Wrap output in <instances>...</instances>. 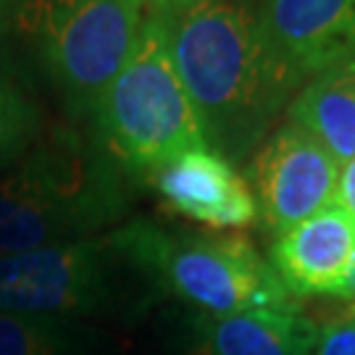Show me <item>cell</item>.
I'll return each instance as SVG.
<instances>
[{"label": "cell", "instance_id": "19", "mask_svg": "<svg viewBox=\"0 0 355 355\" xmlns=\"http://www.w3.org/2000/svg\"><path fill=\"white\" fill-rule=\"evenodd\" d=\"M340 297L355 303V263H353V268H350V274H347V279H345L343 290H340Z\"/></svg>", "mask_w": 355, "mask_h": 355}, {"label": "cell", "instance_id": "16", "mask_svg": "<svg viewBox=\"0 0 355 355\" xmlns=\"http://www.w3.org/2000/svg\"><path fill=\"white\" fill-rule=\"evenodd\" d=\"M334 205L343 208L345 214L355 218V158L340 168V179H337V192H334Z\"/></svg>", "mask_w": 355, "mask_h": 355}, {"label": "cell", "instance_id": "8", "mask_svg": "<svg viewBox=\"0 0 355 355\" xmlns=\"http://www.w3.org/2000/svg\"><path fill=\"white\" fill-rule=\"evenodd\" d=\"M255 21L297 89L305 79L355 61V0H266Z\"/></svg>", "mask_w": 355, "mask_h": 355}, {"label": "cell", "instance_id": "3", "mask_svg": "<svg viewBox=\"0 0 355 355\" xmlns=\"http://www.w3.org/2000/svg\"><path fill=\"white\" fill-rule=\"evenodd\" d=\"M98 135L111 161L153 177L174 158L211 148L200 116L177 74L166 16H148L140 40L95 105Z\"/></svg>", "mask_w": 355, "mask_h": 355}, {"label": "cell", "instance_id": "10", "mask_svg": "<svg viewBox=\"0 0 355 355\" xmlns=\"http://www.w3.org/2000/svg\"><path fill=\"white\" fill-rule=\"evenodd\" d=\"M271 268L295 295H340L355 263V218L329 205L287 229L271 248Z\"/></svg>", "mask_w": 355, "mask_h": 355}, {"label": "cell", "instance_id": "13", "mask_svg": "<svg viewBox=\"0 0 355 355\" xmlns=\"http://www.w3.org/2000/svg\"><path fill=\"white\" fill-rule=\"evenodd\" d=\"M74 324L69 318L0 313V355H76Z\"/></svg>", "mask_w": 355, "mask_h": 355}, {"label": "cell", "instance_id": "15", "mask_svg": "<svg viewBox=\"0 0 355 355\" xmlns=\"http://www.w3.org/2000/svg\"><path fill=\"white\" fill-rule=\"evenodd\" d=\"M311 355H355V313L334 318L324 329H318Z\"/></svg>", "mask_w": 355, "mask_h": 355}, {"label": "cell", "instance_id": "5", "mask_svg": "<svg viewBox=\"0 0 355 355\" xmlns=\"http://www.w3.org/2000/svg\"><path fill=\"white\" fill-rule=\"evenodd\" d=\"M132 0H45L35 11L40 55L76 111H95L142 29Z\"/></svg>", "mask_w": 355, "mask_h": 355}, {"label": "cell", "instance_id": "18", "mask_svg": "<svg viewBox=\"0 0 355 355\" xmlns=\"http://www.w3.org/2000/svg\"><path fill=\"white\" fill-rule=\"evenodd\" d=\"M45 0H0V21L21 16V13H35Z\"/></svg>", "mask_w": 355, "mask_h": 355}, {"label": "cell", "instance_id": "17", "mask_svg": "<svg viewBox=\"0 0 355 355\" xmlns=\"http://www.w3.org/2000/svg\"><path fill=\"white\" fill-rule=\"evenodd\" d=\"M140 11H148V16H179V13L190 11L200 3H208V0H132Z\"/></svg>", "mask_w": 355, "mask_h": 355}, {"label": "cell", "instance_id": "6", "mask_svg": "<svg viewBox=\"0 0 355 355\" xmlns=\"http://www.w3.org/2000/svg\"><path fill=\"white\" fill-rule=\"evenodd\" d=\"M105 245L71 240L0 258V313L69 318L108 297Z\"/></svg>", "mask_w": 355, "mask_h": 355}, {"label": "cell", "instance_id": "11", "mask_svg": "<svg viewBox=\"0 0 355 355\" xmlns=\"http://www.w3.org/2000/svg\"><path fill=\"white\" fill-rule=\"evenodd\" d=\"M192 355H311L318 327L297 311H240L203 316Z\"/></svg>", "mask_w": 355, "mask_h": 355}, {"label": "cell", "instance_id": "12", "mask_svg": "<svg viewBox=\"0 0 355 355\" xmlns=\"http://www.w3.org/2000/svg\"><path fill=\"white\" fill-rule=\"evenodd\" d=\"M292 124L305 129L334 155L337 164L355 158V61L313 76L287 105Z\"/></svg>", "mask_w": 355, "mask_h": 355}, {"label": "cell", "instance_id": "14", "mask_svg": "<svg viewBox=\"0 0 355 355\" xmlns=\"http://www.w3.org/2000/svg\"><path fill=\"white\" fill-rule=\"evenodd\" d=\"M40 132L37 105L0 71V174L24 158Z\"/></svg>", "mask_w": 355, "mask_h": 355}, {"label": "cell", "instance_id": "4", "mask_svg": "<svg viewBox=\"0 0 355 355\" xmlns=\"http://www.w3.org/2000/svg\"><path fill=\"white\" fill-rule=\"evenodd\" d=\"M108 245L205 316L297 311L271 263L240 234H174L153 224H129Z\"/></svg>", "mask_w": 355, "mask_h": 355}, {"label": "cell", "instance_id": "2", "mask_svg": "<svg viewBox=\"0 0 355 355\" xmlns=\"http://www.w3.org/2000/svg\"><path fill=\"white\" fill-rule=\"evenodd\" d=\"M119 211L111 161L82 150L74 137L48 142L0 174V258L87 240Z\"/></svg>", "mask_w": 355, "mask_h": 355}, {"label": "cell", "instance_id": "9", "mask_svg": "<svg viewBox=\"0 0 355 355\" xmlns=\"http://www.w3.org/2000/svg\"><path fill=\"white\" fill-rule=\"evenodd\" d=\"M153 184L174 214L211 229H242L258 218L250 182L214 148H198L153 174Z\"/></svg>", "mask_w": 355, "mask_h": 355}, {"label": "cell", "instance_id": "1", "mask_svg": "<svg viewBox=\"0 0 355 355\" xmlns=\"http://www.w3.org/2000/svg\"><path fill=\"white\" fill-rule=\"evenodd\" d=\"M166 26L208 145L229 161L253 150L297 89L271 58L255 16L234 0H208L168 16Z\"/></svg>", "mask_w": 355, "mask_h": 355}, {"label": "cell", "instance_id": "7", "mask_svg": "<svg viewBox=\"0 0 355 355\" xmlns=\"http://www.w3.org/2000/svg\"><path fill=\"white\" fill-rule=\"evenodd\" d=\"M340 164L305 129L287 121L250 161L258 214L277 237L334 203Z\"/></svg>", "mask_w": 355, "mask_h": 355}]
</instances>
